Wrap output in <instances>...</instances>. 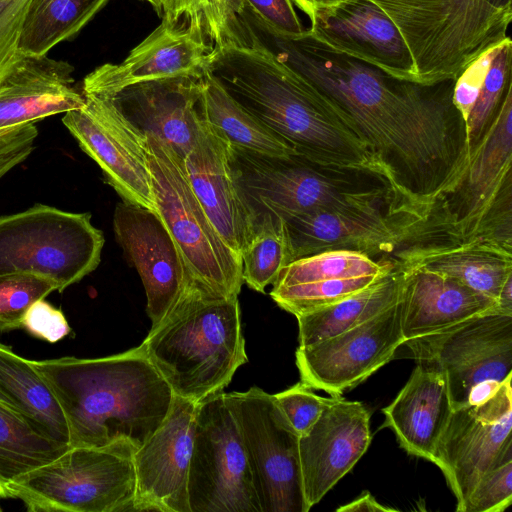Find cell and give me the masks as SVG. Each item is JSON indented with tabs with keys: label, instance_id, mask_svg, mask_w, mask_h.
Here are the masks:
<instances>
[{
	"label": "cell",
	"instance_id": "40",
	"mask_svg": "<svg viewBox=\"0 0 512 512\" xmlns=\"http://www.w3.org/2000/svg\"><path fill=\"white\" fill-rule=\"evenodd\" d=\"M273 396L299 435H303L312 427L330 401V398L316 395L302 382Z\"/></svg>",
	"mask_w": 512,
	"mask_h": 512
},
{
	"label": "cell",
	"instance_id": "30",
	"mask_svg": "<svg viewBox=\"0 0 512 512\" xmlns=\"http://www.w3.org/2000/svg\"><path fill=\"white\" fill-rule=\"evenodd\" d=\"M512 93V41L509 36L483 52L457 76L453 102L465 123L470 155Z\"/></svg>",
	"mask_w": 512,
	"mask_h": 512
},
{
	"label": "cell",
	"instance_id": "20",
	"mask_svg": "<svg viewBox=\"0 0 512 512\" xmlns=\"http://www.w3.org/2000/svg\"><path fill=\"white\" fill-rule=\"evenodd\" d=\"M205 35L203 22L162 18L124 61L104 64L89 73L83 80L82 94L107 96L143 81L179 75L201 77L213 50Z\"/></svg>",
	"mask_w": 512,
	"mask_h": 512
},
{
	"label": "cell",
	"instance_id": "13",
	"mask_svg": "<svg viewBox=\"0 0 512 512\" xmlns=\"http://www.w3.org/2000/svg\"><path fill=\"white\" fill-rule=\"evenodd\" d=\"M408 357L443 373L452 409L476 390L512 375V315L491 311L434 334L406 340Z\"/></svg>",
	"mask_w": 512,
	"mask_h": 512
},
{
	"label": "cell",
	"instance_id": "41",
	"mask_svg": "<svg viewBox=\"0 0 512 512\" xmlns=\"http://www.w3.org/2000/svg\"><path fill=\"white\" fill-rule=\"evenodd\" d=\"M22 328L50 343L63 339L71 330L63 312L44 299L30 306L23 318Z\"/></svg>",
	"mask_w": 512,
	"mask_h": 512
},
{
	"label": "cell",
	"instance_id": "7",
	"mask_svg": "<svg viewBox=\"0 0 512 512\" xmlns=\"http://www.w3.org/2000/svg\"><path fill=\"white\" fill-rule=\"evenodd\" d=\"M511 166L512 93L459 182L436 201L410 244L483 239L512 249Z\"/></svg>",
	"mask_w": 512,
	"mask_h": 512
},
{
	"label": "cell",
	"instance_id": "45",
	"mask_svg": "<svg viewBox=\"0 0 512 512\" xmlns=\"http://www.w3.org/2000/svg\"><path fill=\"white\" fill-rule=\"evenodd\" d=\"M18 34L0 38V78L18 54Z\"/></svg>",
	"mask_w": 512,
	"mask_h": 512
},
{
	"label": "cell",
	"instance_id": "17",
	"mask_svg": "<svg viewBox=\"0 0 512 512\" xmlns=\"http://www.w3.org/2000/svg\"><path fill=\"white\" fill-rule=\"evenodd\" d=\"M84 97L81 108L64 113V126L123 201L155 211L144 133L108 98Z\"/></svg>",
	"mask_w": 512,
	"mask_h": 512
},
{
	"label": "cell",
	"instance_id": "39",
	"mask_svg": "<svg viewBox=\"0 0 512 512\" xmlns=\"http://www.w3.org/2000/svg\"><path fill=\"white\" fill-rule=\"evenodd\" d=\"M512 503V461L486 472L476 483L461 512H502Z\"/></svg>",
	"mask_w": 512,
	"mask_h": 512
},
{
	"label": "cell",
	"instance_id": "27",
	"mask_svg": "<svg viewBox=\"0 0 512 512\" xmlns=\"http://www.w3.org/2000/svg\"><path fill=\"white\" fill-rule=\"evenodd\" d=\"M397 264L404 272L400 308L405 341L498 311L496 300L454 278L417 265Z\"/></svg>",
	"mask_w": 512,
	"mask_h": 512
},
{
	"label": "cell",
	"instance_id": "43",
	"mask_svg": "<svg viewBox=\"0 0 512 512\" xmlns=\"http://www.w3.org/2000/svg\"><path fill=\"white\" fill-rule=\"evenodd\" d=\"M149 2L162 18L173 21L192 20L203 22L204 0H145ZM206 26V25H205Z\"/></svg>",
	"mask_w": 512,
	"mask_h": 512
},
{
	"label": "cell",
	"instance_id": "11",
	"mask_svg": "<svg viewBox=\"0 0 512 512\" xmlns=\"http://www.w3.org/2000/svg\"><path fill=\"white\" fill-rule=\"evenodd\" d=\"M238 424L261 512H308L299 456L300 435L273 395L258 387L225 393Z\"/></svg>",
	"mask_w": 512,
	"mask_h": 512
},
{
	"label": "cell",
	"instance_id": "24",
	"mask_svg": "<svg viewBox=\"0 0 512 512\" xmlns=\"http://www.w3.org/2000/svg\"><path fill=\"white\" fill-rule=\"evenodd\" d=\"M394 266L350 250H329L292 261L274 281L270 296L296 317L336 303L372 285Z\"/></svg>",
	"mask_w": 512,
	"mask_h": 512
},
{
	"label": "cell",
	"instance_id": "10",
	"mask_svg": "<svg viewBox=\"0 0 512 512\" xmlns=\"http://www.w3.org/2000/svg\"><path fill=\"white\" fill-rule=\"evenodd\" d=\"M103 246L89 212L36 203L0 216V275L33 273L54 281L60 293L98 267Z\"/></svg>",
	"mask_w": 512,
	"mask_h": 512
},
{
	"label": "cell",
	"instance_id": "32",
	"mask_svg": "<svg viewBox=\"0 0 512 512\" xmlns=\"http://www.w3.org/2000/svg\"><path fill=\"white\" fill-rule=\"evenodd\" d=\"M394 262V261H393ZM404 272L393 268L367 288L331 305L297 316L299 346L339 334L396 304L401 297Z\"/></svg>",
	"mask_w": 512,
	"mask_h": 512
},
{
	"label": "cell",
	"instance_id": "8",
	"mask_svg": "<svg viewBox=\"0 0 512 512\" xmlns=\"http://www.w3.org/2000/svg\"><path fill=\"white\" fill-rule=\"evenodd\" d=\"M130 441L71 447L9 484V498L31 512H134L136 472Z\"/></svg>",
	"mask_w": 512,
	"mask_h": 512
},
{
	"label": "cell",
	"instance_id": "15",
	"mask_svg": "<svg viewBox=\"0 0 512 512\" xmlns=\"http://www.w3.org/2000/svg\"><path fill=\"white\" fill-rule=\"evenodd\" d=\"M512 375L489 397L453 409L433 463L445 476L461 509L479 479L512 461Z\"/></svg>",
	"mask_w": 512,
	"mask_h": 512
},
{
	"label": "cell",
	"instance_id": "5",
	"mask_svg": "<svg viewBox=\"0 0 512 512\" xmlns=\"http://www.w3.org/2000/svg\"><path fill=\"white\" fill-rule=\"evenodd\" d=\"M241 195L255 218H281L396 199L390 183L375 173L319 162L300 154L269 155L229 144Z\"/></svg>",
	"mask_w": 512,
	"mask_h": 512
},
{
	"label": "cell",
	"instance_id": "28",
	"mask_svg": "<svg viewBox=\"0 0 512 512\" xmlns=\"http://www.w3.org/2000/svg\"><path fill=\"white\" fill-rule=\"evenodd\" d=\"M452 410L443 373L417 363L404 387L383 409L384 426L407 453L433 462Z\"/></svg>",
	"mask_w": 512,
	"mask_h": 512
},
{
	"label": "cell",
	"instance_id": "23",
	"mask_svg": "<svg viewBox=\"0 0 512 512\" xmlns=\"http://www.w3.org/2000/svg\"><path fill=\"white\" fill-rule=\"evenodd\" d=\"M371 439L367 407L341 395L331 396L316 422L299 437L303 492L309 509L355 466Z\"/></svg>",
	"mask_w": 512,
	"mask_h": 512
},
{
	"label": "cell",
	"instance_id": "22",
	"mask_svg": "<svg viewBox=\"0 0 512 512\" xmlns=\"http://www.w3.org/2000/svg\"><path fill=\"white\" fill-rule=\"evenodd\" d=\"M309 31L329 47L399 79L418 82L410 49L396 24L370 0H342L308 16Z\"/></svg>",
	"mask_w": 512,
	"mask_h": 512
},
{
	"label": "cell",
	"instance_id": "42",
	"mask_svg": "<svg viewBox=\"0 0 512 512\" xmlns=\"http://www.w3.org/2000/svg\"><path fill=\"white\" fill-rule=\"evenodd\" d=\"M266 23L275 30L299 35L306 29L294 10L291 0H244Z\"/></svg>",
	"mask_w": 512,
	"mask_h": 512
},
{
	"label": "cell",
	"instance_id": "16",
	"mask_svg": "<svg viewBox=\"0 0 512 512\" xmlns=\"http://www.w3.org/2000/svg\"><path fill=\"white\" fill-rule=\"evenodd\" d=\"M46 55L18 52L0 78V175L31 154L26 124L85 104L84 95L73 86V67Z\"/></svg>",
	"mask_w": 512,
	"mask_h": 512
},
{
	"label": "cell",
	"instance_id": "33",
	"mask_svg": "<svg viewBox=\"0 0 512 512\" xmlns=\"http://www.w3.org/2000/svg\"><path fill=\"white\" fill-rule=\"evenodd\" d=\"M200 117L229 144L269 155L295 154L294 148L236 102L204 72L198 103Z\"/></svg>",
	"mask_w": 512,
	"mask_h": 512
},
{
	"label": "cell",
	"instance_id": "3",
	"mask_svg": "<svg viewBox=\"0 0 512 512\" xmlns=\"http://www.w3.org/2000/svg\"><path fill=\"white\" fill-rule=\"evenodd\" d=\"M59 402L71 447L118 440L140 448L166 418L172 389L142 344L101 358L30 360Z\"/></svg>",
	"mask_w": 512,
	"mask_h": 512
},
{
	"label": "cell",
	"instance_id": "38",
	"mask_svg": "<svg viewBox=\"0 0 512 512\" xmlns=\"http://www.w3.org/2000/svg\"><path fill=\"white\" fill-rule=\"evenodd\" d=\"M241 9L242 0H204L203 18L213 47L250 48Z\"/></svg>",
	"mask_w": 512,
	"mask_h": 512
},
{
	"label": "cell",
	"instance_id": "29",
	"mask_svg": "<svg viewBox=\"0 0 512 512\" xmlns=\"http://www.w3.org/2000/svg\"><path fill=\"white\" fill-rule=\"evenodd\" d=\"M390 260L444 274L494 300L512 279V249L483 239L405 246Z\"/></svg>",
	"mask_w": 512,
	"mask_h": 512
},
{
	"label": "cell",
	"instance_id": "25",
	"mask_svg": "<svg viewBox=\"0 0 512 512\" xmlns=\"http://www.w3.org/2000/svg\"><path fill=\"white\" fill-rule=\"evenodd\" d=\"M201 78L179 75L143 81L101 97L108 98L139 131L156 137L184 159L201 126Z\"/></svg>",
	"mask_w": 512,
	"mask_h": 512
},
{
	"label": "cell",
	"instance_id": "12",
	"mask_svg": "<svg viewBox=\"0 0 512 512\" xmlns=\"http://www.w3.org/2000/svg\"><path fill=\"white\" fill-rule=\"evenodd\" d=\"M190 512H261L225 393L198 402L188 474Z\"/></svg>",
	"mask_w": 512,
	"mask_h": 512
},
{
	"label": "cell",
	"instance_id": "2",
	"mask_svg": "<svg viewBox=\"0 0 512 512\" xmlns=\"http://www.w3.org/2000/svg\"><path fill=\"white\" fill-rule=\"evenodd\" d=\"M205 72L297 154L380 175L398 198L389 171L344 114L267 51L213 47Z\"/></svg>",
	"mask_w": 512,
	"mask_h": 512
},
{
	"label": "cell",
	"instance_id": "19",
	"mask_svg": "<svg viewBox=\"0 0 512 512\" xmlns=\"http://www.w3.org/2000/svg\"><path fill=\"white\" fill-rule=\"evenodd\" d=\"M116 239L142 280L152 326L194 284L184 258L159 215L122 201L113 216Z\"/></svg>",
	"mask_w": 512,
	"mask_h": 512
},
{
	"label": "cell",
	"instance_id": "47",
	"mask_svg": "<svg viewBox=\"0 0 512 512\" xmlns=\"http://www.w3.org/2000/svg\"><path fill=\"white\" fill-rule=\"evenodd\" d=\"M0 511H2V508L0 507Z\"/></svg>",
	"mask_w": 512,
	"mask_h": 512
},
{
	"label": "cell",
	"instance_id": "21",
	"mask_svg": "<svg viewBox=\"0 0 512 512\" xmlns=\"http://www.w3.org/2000/svg\"><path fill=\"white\" fill-rule=\"evenodd\" d=\"M197 404L174 396L162 424L136 450L134 512H190L188 474Z\"/></svg>",
	"mask_w": 512,
	"mask_h": 512
},
{
	"label": "cell",
	"instance_id": "35",
	"mask_svg": "<svg viewBox=\"0 0 512 512\" xmlns=\"http://www.w3.org/2000/svg\"><path fill=\"white\" fill-rule=\"evenodd\" d=\"M70 448L32 427L20 414L0 401V498H9L8 486Z\"/></svg>",
	"mask_w": 512,
	"mask_h": 512
},
{
	"label": "cell",
	"instance_id": "6",
	"mask_svg": "<svg viewBox=\"0 0 512 512\" xmlns=\"http://www.w3.org/2000/svg\"><path fill=\"white\" fill-rule=\"evenodd\" d=\"M307 16L342 0H291ZM396 24L420 83L456 79L483 52L501 42L512 13L483 0H370Z\"/></svg>",
	"mask_w": 512,
	"mask_h": 512
},
{
	"label": "cell",
	"instance_id": "4",
	"mask_svg": "<svg viewBox=\"0 0 512 512\" xmlns=\"http://www.w3.org/2000/svg\"><path fill=\"white\" fill-rule=\"evenodd\" d=\"M142 345L174 396L198 403L222 392L248 361L238 296L192 285Z\"/></svg>",
	"mask_w": 512,
	"mask_h": 512
},
{
	"label": "cell",
	"instance_id": "1",
	"mask_svg": "<svg viewBox=\"0 0 512 512\" xmlns=\"http://www.w3.org/2000/svg\"><path fill=\"white\" fill-rule=\"evenodd\" d=\"M241 19L250 47L270 53L327 97L389 171L398 199L429 215L466 170L465 123L453 102L456 79H399L339 52L311 32L281 33L251 7Z\"/></svg>",
	"mask_w": 512,
	"mask_h": 512
},
{
	"label": "cell",
	"instance_id": "9",
	"mask_svg": "<svg viewBox=\"0 0 512 512\" xmlns=\"http://www.w3.org/2000/svg\"><path fill=\"white\" fill-rule=\"evenodd\" d=\"M155 211L168 229L194 282L226 297L238 296L241 258L223 241L205 214L185 173L183 159L144 134Z\"/></svg>",
	"mask_w": 512,
	"mask_h": 512
},
{
	"label": "cell",
	"instance_id": "18",
	"mask_svg": "<svg viewBox=\"0 0 512 512\" xmlns=\"http://www.w3.org/2000/svg\"><path fill=\"white\" fill-rule=\"evenodd\" d=\"M404 341L399 300L339 334L298 346L295 356L301 382L331 396L341 395L392 360Z\"/></svg>",
	"mask_w": 512,
	"mask_h": 512
},
{
	"label": "cell",
	"instance_id": "14",
	"mask_svg": "<svg viewBox=\"0 0 512 512\" xmlns=\"http://www.w3.org/2000/svg\"><path fill=\"white\" fill-rule=\"evenodd\" d=\"M292 260L329 250L389 259L407 244L425 217L394 199L284 218Z\"/></svg>",
	"mask_w": 512,
	"mask_h": 512
},
{
	"label": "cell",
	"instance_id": "44",
	"mask_svg": "<svg viewBox=\"0 0 512 512\" xmlns=\"http://www.w3.org/2000/svg\"><path fill=\"white\" fill-rule=\"evenodd\" d=\"M338 512H391L397 509L380 504L369 491L363 492L358 498L337 509Z\"/></svg>",
	"mask_w": 512,
	"mask_h": 512
},
{
	"label": "cell",
	"instance_id": "31",
	"mask_svg": "<svg viewBox=\"0 0 512 512\" xmlns=\"http://www.w3.org/2000/svg\"><path fill=\"white\" fill-rule=\"evenodd\" d=\"M0 401L40 433L69 444L68 423L52 390L29 359L1 342Z\"/></svg>",
	"mask_w": 512,
	"mask_h": 512
},
{
	"label": "cell",
	"instance_id": "46",
	"mask_svg": "<svg viewBox=\"0 0 512 512\" xmlns=\"http://www.w3.org/2000/svg\"><path fill=\"white\" fill-rule=\"evenodd\" d=\"M491 7L512 13V0H483Z\"/></svg>",
	"mask_w": 512,
	"mask_h": 512
},
{
	"label": "cell",
	"instance_id": "37",
	"mask_svg": "<svg viewBox=\"0 0 512 512\" xmlns=\"http://www.w3.org/2000/svg\"><path fill=\"white\" fill-rule=\"evenodd\" d=\"M57 284L33 273L16 272L0 275V332L22 328L30 306L45 299Z\"/></svg>",
	"mask_w": 512,
	"mask_h": 512
},
{
	"label": "cell",
	"instance_id": "36",
	"mask_svg": "<svg viewBox=\"0 0 512 512\" xmlns=\"http://www.w3.org/2000/svg\"><path fill=\"white\" fill-rule=\"evenodd\" d=\"M292 261L284 219L272 213L256 217L253 232L241 252L243 283L263 293Z\"/></svg>",
	"mask_w": 512,
	"mask_h": 512
},
{
	"label": "cell",
	"instance_id": "34",
	"mask_svg": "<svg viewBox=\"0 0 512 512\" xmlns=\"http://www.w3.org/2000/svg\"><path fill=\"white\" fill-rule=\"evenodd\" d=\"M108 0H29L18 38L19 53L46 55L77 34Z\"/></svg>",
	"mask_w": 512,
	"mask_h": 512
},
{
	"label": "cell",
	"instance_id": "26",
	"mask_svg": "<svg viewBox=\"0 0 512 512\" xmlns=\"http://www.w3.org/2000/svg\"><path fill=\"white\" fill-rule=\"evenodd\" d=\"M183 163L191 188L208 219L227 246L241 258L253 232L254 218L238 188L229 143L201 118L196 142Z\"/></svg>",
	"mask_w": 512,
	"mask_h": 512
}]
</instances>
